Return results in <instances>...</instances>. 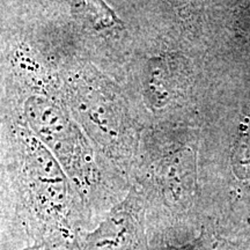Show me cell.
<instances>
[{"instance_id":"1","label":"cell","mask_w":250,"mask_h":250,"mask_svg":"<svg viewBox=\"0 0 250 250\" xmlns=\"http://www.w3.org/2000/svg\"><path fill=\"white\" fill-rule=\"evenodd\" d=\"M24 114L35 136L62 162L78 186H92V155L79 129L67 115L54 103L40 98L28 100Z\"/></svg>"},{"instance_id":"2","label":"cell","mask_w":250,"mask_h":250,"mask_svg":"<svg viewBox=\"0 0 250 250\" xmlns=\"http://www.w3.org/2000/svg\"><path fill=\"white\" fill-rule=\"evenodd\" d=\"M72 250H146L137 199L114 206L92 232H80Z\"/></svg>"},{"instance_id":"3","label":"cell","mask_w":250,"mask_h":250,"mask_svg":"<svg viewBox=\"0 0 250 250\" xmlns=\"http://www.w3.org/2000/svg\"><path fill=\"white\" fill-rule=\"evenodd\" d=\"M77 111L103 142L116 143L123 130V114L120 102L99 81L80 78L74 88Z\"/></svg>"},{"instance_id":"4","label":"cell","mask_w":250,"mask_h":250,"mask_svg":"<svg viewBox=\"0 0 250 250\" xmlns=\"http://www.w3.org/2000/svg\"><path fill=\"white\" fill-rule=\"evenodd\" d=\"M1 171L0 167V250H24L33 245L23 203L7 182H1Z\"/></svg>"},{"instance_id":"5","label":"cell","mask_w":250,"mask_h":250,"mask_svg":"<svg viewBox=\"0 0 250 250\" xmlns=\"http://www.w3.org/2000/svg\"><path fill=\"white\" fill-rule=\"evenodd\" d=\"M237 27L243 35L250 36V4L241 9L237 17Z\"/></svg>"},{"instance_id":"6","label":"cell","mask_w":250,"mask_h":250,"mask_svg":"<svg viewBox=\"0 0 250 250\" xmlns=\"http://www.w3.org/2000/svg\"><path fill=\"white\" fill-rule=\"evenodd\" d=\"M24 250H68V249L56 248V247L46 246V245H33V246L28 247V248H26Z\"/></svg>"}]
</instances>
